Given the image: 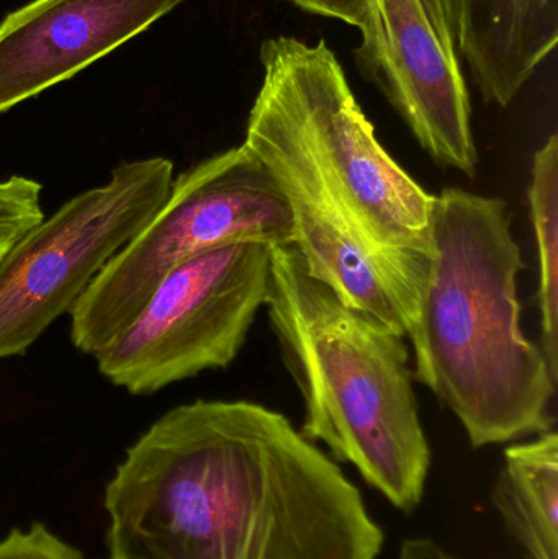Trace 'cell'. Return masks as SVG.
Instances as JSON below:
<instances>
[{
  "mask_svg": "<svg viewBox=\"0 0 558 559\" xmlns=\"http://www.w3.org/2000/svg\"><path fill=\"white\" fill-rule=\"evenodd\" d=\"M305 12L337 19L347 25L363 28L366 19V0H290Z\"/></svg>",
  "mask_w": 558,
  "mask_h": 559,
  "instance_id": "2e32d148",
  "label": "cell"
},
{
  "mask_svg": "<svg viewBox=\"0 0 558 559\" xmlns=\"http://www.w3.org/2000/svg\"><path fill=\"white\" fill-rule=\"evenodd\" d=\"M531 218L539 254V309L543 350L558 380V136L534 154L530 190Z\"/></svg>",
  "mask_w": 558,
  "mask_h": 559,
  "instance_id": "4fadbf2b",
  "label": "cell"
},
{
  "mask_svg": "<svg viewBox=\"0 0 558 559\" xmlns=\"http://www.w3.org/2000/svg\"><path fill=\"white\" fill-rule=\"evenodd\" d=\"M107 559H379L382 527L336 462L248 401L167 411L104 495Z\"/></svg>",
  "mask_w": 558,
  "mask_h": 559,
  "instance_id": "6da1fadb",
  "label": "cell"
},
{
  "mask_svg": "<svg viewBox=\"0 0 558 559\" xmlns=\"http://www.w3.org/2000/svg\"><path fill=\"white\" fill-rule=\"evenodd\" d=\"M396 559H465L442 547L435 538L409 537L400 545Z\"/></svg>",
  "mask_w": 558,
  "mask_h": 559,
  "instance_id": "e0dca14e",
  "label": "cell"
},
{
  "mask_svg": "<svg viewBox=\"0 0 558 559\" xmlns=\"http://www.w3.org/2000/svg\"><path fill=\"white\" fill-rule=\"evenodd\" d=\"M357 69L438 166L477 174L452 0H366Z\"/></svg>",
  "mask_w": 558,
  "mask_h": 559,
  "instance_id": "ba28073f",
  "label": "cell"
},
{
  "mask_svg": "<svg viewBox=\"0 0 558 559\" xmlns=\"http://www.w3.org/2000/svg\"><path fill=\"white\" fill-rule=\"evenodd\" d=\"M41 186L26 177L0 182V222H41Z\"/></svg>",
  "mask_w": 558,
  "mask_h": 559,
  "instance_id": "9a60e30c",
  "label": "cell"
},
{
  "mask_svg": "<svg viewBox=\"0 0 558 559\" xmlns=\"http://www.w3.org/2000/svg\"><path fill=\"white\" fill-rule=\"evenodd\" d=\"M272 246L238 242L170 271L130 324L94 355L98 371L136 396L226 368L268 298Z\"/></svg>",
  "mask_w": 558,
  "mask_h": 559,
  "instance_id": "8992f818",
  "label": "cell"
},
{
  "mask_svg": "<svg viewBox=\"0 0 558 559\" xmlns=\"http://www.w3.org/2000/svg\"><path fill=\"white\" fill-rule=\"evenodd\" d=\"M431 245L406 334L413 380L458 417L475 449L554 430L558 380L521 328L524 261L507 202L442 190Z\"/></svg>",
  "mask_w": 558,
  "mask_h": 559,
  "instance_id": "7a4b0ae2",
  "label": "cell"
},
{
  "mask_svg": "<svg viewBox=\"0 0 558 559\" xmlns=\"http://www.w3.org/2000/svg\"><path fill=\"white\" fill-rule=\"evenodd\" d=\"M287 197L248 146L215 154L174 179L147 225L102 269L71 309V341L95 355L143 308L170 271L238 242L294 245Z\"/></svg>",
  "mask_w": 558,
  "mask_h": 559,
  "instance_id": "5b68a950",
  "label": "cell"
},
{
  "mask_svg": "<svg viewBox=\"0 0 558 559\" xmlns=\"http://www.w3.org/2000/svg\"><path fill=\"white\" fill-rule=\"evenodd\" d=\"M491 501L527 558L558 559L556 430L507 449Z\"/></svg>",
  "mask_w": 558,
  "mask_h": 559,
  "instance_id": "7c38bea8",
  "label": "cell"
},
{
  "mask_svg": "<svg viewBox=\"0 0 558 559\" xmlns=\"http://www.w3.org/2000/svg\"><path fill=\"white\" fill-rule=\"evenodd\" d=\"M183 0H33L0 23V114L74 78Z\"/></svg>",
  "mask_w": 558,
  "mask_h": 559,
  "instance_id": "30bf717a",
  "label": "cell"
},
{
  "mask_svg": "<svg viewBox=\"0 0 558 559\" xmlns=\"http://www.w3.org/2000/svg\"><path fill=\"white\" fill-rule=\"evenodd\" d=\"M0 559H85L78 548L62 540L45 524L13 528L0 538Z\"/></svg>",
  "mask_w": 558,
  "mask_h": 559,
  "instance_id": "5bb4252c",
  "label": "cell"
},
{
  "mask_svg": "<svg viewBox=\"0 0 558 559\" xmlns=\"http://www.w3.org/2000/svg\"><path fill=\"white\" fill-rule=\"evenodd\" d=\"M261 62L259 94L287 118L357 235L402 275L416 301L432 254L435 195L383 150L324 39H265Z\"/></svg>",
  "mask_w": 558,
  "mask_h": 559,
  "instance_id": "277c9868",
  "label": "cell"
},
{
  "mask_svg": "<svg viewBox=\"0 0 558 559\" xmlns=\"http://www.w3.org/2000/svg\"><path fill=\"white\" fill-rule=\"evenodd\" d=\"M455 41L487 104L508 107L558 43V0H452Z\"/></svg>",
  "mask_w": 558,
  "mask_h": 559,
  "instance_id": "8fae6325",
  "label": "cell"
},
{
  "mask_svg": "<svg viewBox=\"0 0 558 559\" xmlns=\"http://www.w3.org/2000/svg\"><path fill=\"white\" fill-rule=\"evenodd\" d=\"M174 182L166 157L121 163L28 229L0 261V360L25 354L71 312L102 269L147 225Z\"/></svg>",
  "mask_w": 558,
  "mask_h": 559,
  "instance_id": "52a82bcc",
  "label": "cell"
},
{
  "mask_svg": "<svg viewBox=\"0 0 558 559\" xmlns=\"http://www.w3.org/2000/svg\"><path fill=\"white\" fill-rule=\"evenodd\" d=\"M36 223L32 222H0V261L13 245Z\"/></svg>",
  "mask_w": 558,
  "mask_h": 559,
  "instance_id": "ac0fdd59",
  "label": "cell"
},
{
  "mask_svg": "<svg viewBox=\"0 0 558 559\" xmlns=\"http://www.w3.org/2000/svg\"><path fill=\"white\" fill-rule=\"evenodd\" d=\"M269 324L305 406L301 433L399 511L425 498L431 447L403 335L347 306L294 245L272 246Z\"/></svg>",
  "mask_w": 558,
  "mask_h": 559,
  "instance_id": "3957f363",
  "label": "cell"
},
{
  "mask_svg": "<svg viewBox=\"0 0 558 559\" xmlns=\"http://www.w3.org/2000/svg\"><path fill=\"white\" fill-rule=\"evenodd\" d=\"M277 180L294 218V246L313 277L347 306L406 337L415 293L363 241L337 206L300 136L264 95L249 114L246 141Z\"/></svg>",
  "mask_w": 558,
  "mask_h": 559,
  "instance_id": "9c48e42d",
  "label": "cell"
}]
</instances>
